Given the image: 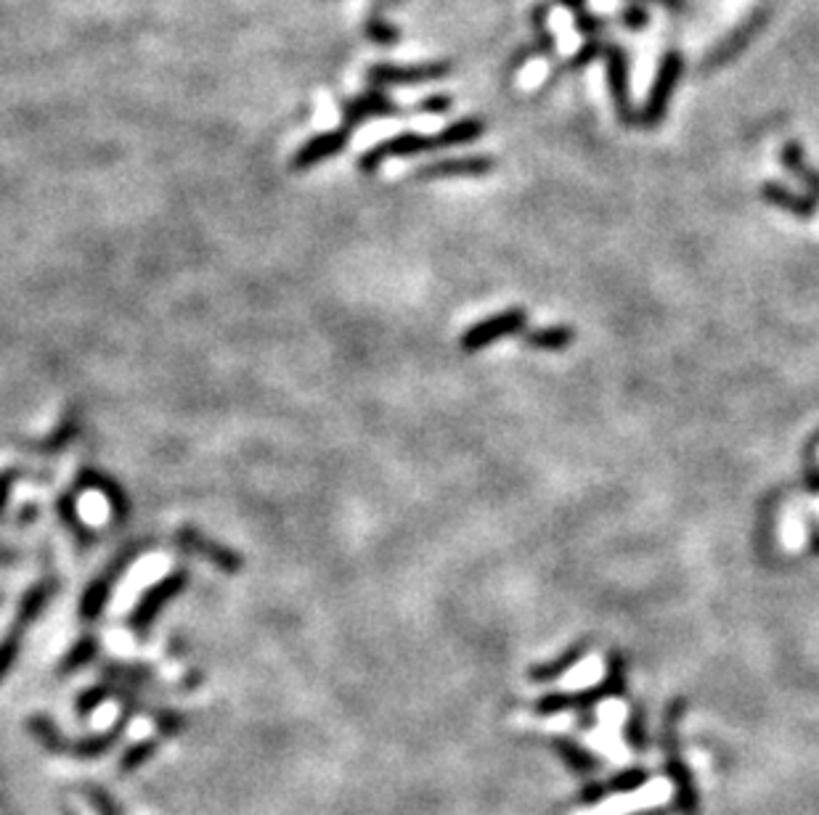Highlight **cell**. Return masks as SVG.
I'll use <instances>...</instances> for the list:
<instances>
[{"instance_id": "obj_1", "label": "cell", "mask_w": 819, "mask_h": 815, "mask_svg": "<svg viewBox=\"0 0 819 815\" xmlns=\"http://www.w3.org/2000/svg\"><path fill=\"white\" fill-rule=\"evenodd\" d=\"M685 715V700H676L668 704L666 715H663L660 728V745L663 758H666V773L676 786V811L679 815H700V797L698 786H695L690 771H687L685 760L679 755V720Z\"/></svg>"}, {"instance_id": "obj_2", "label": "cell", "mask_w": 819, "mask_h": 815, "mask_svg": "<svg viewBox=\"0 0 819 815\" xmlns=\"http://www.w3.org/2000/svg\"><path fill=\"white\" fill-rule=\"evenodd\" d=\"M144 546H146L144 540H133V543H128L125 549L117 553L112 562L107 564V570H103L99 577L90 580L88 588L83 591V596H80V617L86 619V623H94V619H99L103 615L109 598H112L117 580L125 575L128 566L133 564L141 553H144Z\"/></svg>"}, {"instance_id": "obj_3", "label": "cell", "mask_w": 819, "mask_h": 815, "mask_svg": "<svg viewBox=\"0 0 819 815\" xmlns=\"http://www.w3.org/2000/svg\"><path fill=\"white\" fill-rule=\"evenodd\" d=\"M681 75H685V54L679 48H668L666 54L660 56L658 62V71H655L653 85L647 90L645 107L640 112V122L645 128H655L660 125L663 117L668 112V103H671V96L679 85Z\"/></svg>"}, {"instance_id": "obj_4", "label": "cell", "mask_w": 819, "mask_h": 815, "mask_svg": "<svg viewBox=\"0 0 819 815\" xmlns=\"http://www.w3.org/2000/svg\"><path fill=\"white\" fill-rule=\"evenodd\" d=\"M623 691H626V675H623V657L621 654H610L608 675H604L594 689L581 691V694L544 696V700L536 702V713L538 715H555V713H563V709L591 707V704L604 700V696H621Z\"/></svg>"}, {"instance_id": "obj_5", "label": "cell", "mask_w": 819, "mask_h": 815, "mask_svg": "<svg viewBox=\"0 0 819 815\" xmlns=\"http://www.w3.org/2000/svg\"><path fill=\"white\" fill-rule=\"evenodd\" d=\"M602 62H604V80H608V90H610V101H613L615 114L623 125H634L640 120L636 114L634 101H632V62H629L626 48L621 43H604L602 51Z\"/></svg>"}, {"instance_id": "obj_6", "label": "cell", "mask_w": 819, "mask_h": 815, "mask_svg": "<svg viewBox=\"0 0 819 815\" xmlns=\"http://www.w3.org/2000/svg\"><path fill=\"white\" fill-rule=\"evenodd\" d=\"M186 585H188L186 570H175L171 572V575L157 580V583H154L152 588L139 598V604L133 606V612H130V619H128L130 630H133L135 636H146V632L152 630V625L157 623L160 612L165 609L175 596H181V593L186 591Z\"/></svg>"}, {"instance_id": "obj_7", "label": "cell", "mask_w": 819, "mask_h": 815, "mask_svg": "<svg viewBox=\"0 0 819 815\" xmlns=\"http://www.w3.org/2000/svg\"><path fill=\"white\" fill-rule=\"evenodd\" d=\"M769 14H772L769 5H762V9H756L753 14H747L738 27H732L717 45H713L711 51H708L703 58V69L713 71L719 67H724V64L734 62V58L743 54L747 45L756 41L758 32H762L764 24L769 22Z\"/></svg>"}, {"instance_id": "obj_8", "label": "cell", "mask_w": 819, "mask_h": 815, "mask_svg": "<svg viewBox=\"0 0 819 815\" xmlns=\"http://www.w3.org/2000/svg\"><path fill=\"white\" fill-rule=\"evenodd\" d=\"M433 148H440L438 135H422L408 130V133L393 135V139L376 143V146L369 148L367 154H361L359 167L363 173H374L376 167L385 165L387 159H406V156H417L425 152H433Z\"/></svg>"}, {"instance_id": "obj_9", "label": "cell", "mask_w": 819, "mask_h": 815, "mask_svg": "<svg viewBox=\"0 0 819 815\" xmlns=\"http://www.w3.org/2000/svg\"><path fill=\"white\" fill-rule=\"evenodd\" d=\"M175 543H178V549H184L186 553H197L199 559L210 562L216 570L226 572V575H237L244 566L242 553L218 543V540L207 538V535L199 532L197 527H181V530L175 532Z\"/></svg>"}, {"instance_id": "obj_10", "label": "cell", "mask_w": 819, "mask_h": 815, "mask_svg": "<svg viewBox=\"0 0 819 815\" xmlns=\"http://www.w3.org/2000/svg\"><path fill=\"white\" fill-rule=\"evenodd\" d=\"M525 326V312L520 308L496 312V316L485 318V321L470 326V329L461 334V350L465 352H478L489 344L499 342V339L517 334Z\"/></svg>"}, {"instance_id": "obj_11", "label": "cell", "mask_w": 819, "mask_h": 815, "mask_svg": "<svg viewBox=\"0 0 819 815\" xmlns=\"http://www.w3.org/2000/svg\"><path fill=\"white\" fill-rule=\"evenodd\" d=\"M451 75L448 62L430 64H412V67H395V64H374L367 71V80L372 88H385V85H414V82H433L444 80Z\"/></svg>"}, {"instance_id": "obj_12", "label": "cell", "mask_w": 819, "mask_h": 815, "mask_svg": "<svg viewBox=\"0 0 819 815\" xmlns=\"http://www.w3.org/2000/svg\"><path fill=\"white\" fill-rule=\"evenodd\" d=\"M77 487H83V491H94L99 493L103 500H107L109 511H112L114 521H128L130 517V500H128V493L122 491V485L117 482L112 474L101 472V469H94V466H83L80 474H77Z\"/></svg>"}, {"instance_id": "obj_13", "label": "cell", "mask_w": 819, "mask_h": 815, "mask_svg": "<svg viewBox=\"0 0 819 815\" xmlns=\"http://www.w3.org/2000/svg\"><path fill=\"white\" fill-rule=\"evenodd\" d=\"M496 167V162L485 154H470V156H451V159L433 162L417 169V178L422 180H446V178H480L489 175Z\"/></svg>"}, {"instance_id": "obj_14", "label": "cell", "mask_w": 819, "mask_h": 815, "mask_svg": "<svg viewBox=\"0 0 819 815\" xmlns=\"http://www.w3.org/2000/svg\"><path fill=\"white\" fill-rule=\"evenodd\" d=\"M350 141V128H337V130H329V133H321L316 135V139L305 141L301 148H297L295 156H292V169H297V173H303V169H310L316 165H321V162L331 159V156H337L342 152V148L348 146Z\"/></svg>"}, {"instance_id": "obj_15", "label": "cell", "mask_w": 819, "mask_h": 815, "mask_svg": "<svg viewBox=\"0 0 819 815\" xmlns=\"http://www.w3.org/2000/svg\"><path fill=\"white\" fill-rule=\"evenodd\" d=\"M403 109L390 96L382 93L380 88H372L369 93L356 96L342 103V117H346V128H356L361 122L374 120V117H398Z\"/></svg>"}, {"instance_id": "obj_16", "label": "cell", "mask_w": 819, "mask_h": 815, "mask_svg": "<svg viewBox=\"0 0 819 815\" xmlns=\"http://www.w3.org/2000/svg\"><path fill=\"white\" fill-rule=\"evenodd\" d=\"M647 779H649L647 771L632 768V771H623L619 775H613V779L600 781V784L583 786L581 792H578V802H581V805H591V802H600L604 797H610V794H629L634 792V789H640L642 784H647Z\"/></svg>"}, {"instance_id": "obj_17", "label": "cell", "mask_w": 819, "mask_h": 815, "mask_svg": "<svg viewBox=\"0 0 819 815\" xmlns=\"http://www.w3.org/2000/svg\"><path fill=\"white\" fill-rule=\"evenodd\" d=\"M54 593H56V583H54V580H43V583L32 585V588L22 596V602H19L14 625H19V628L28 630L30 625L43 615V609H45V606H48L51 598H54Z\"/></svg>"}, {"instance_id": "obj_18", "label": "cell", "mask_w": 819, "mask_h": 815, "mask_svg": "<svg viewBox=\"0 0 819 815\" xmlns=\"http://www.w3.org/2000/svg\"><path fill=\"white\" fill-rule=\"evenodd\" d=\"M549 19H552V5L546 3V0L533 3V9L528 11V22L533 27V45H536L538 56H544V58L557 56V37L549 27Z\"/></svg>"}, {"instance_id": "obj_19", "label": "cell", "mask_w": 819, "mask_h": 815, "mask_svg": "<svg viewBox=\"0 0 819 815\" xmlns=\"http://www.w3.org/2000/svg\"><path fill=\"white\" fill-rule=\"evenodd\" d=\"M56 514H58V521H62V525L67 527V532L73 535L77 543H80V546H94L96 543V532L90 530L86 521H83L80 508H77V498H75L73 493L58 495Z\"/></svg>"}, {"instance_id": "obj_20", "label": "cell", "mask_w": 819, "mask_h": 815, "mask_svg": "<svg viewBox=\"0 0 819 815\" xmlns=\"http://www.w3.org/2000/svg\"><path fill=\"white\" fill-rule=\"evenodd\" d=\"M779 162H783V165L788 167L798 180H801L811 199H819V173L815 167H809V162H806V156H804V148L798 146L796 141L785 143L783 152H779Z\"/></svg>"}, {"instance_id": "obj_21", "label": "cell", "mask_w": 819, "mask_h": 815, "mask_svg": "<svg viewBox=\"0 0 819 815\" xmlns=\"http://www.w3.org/2000/svg\"><path fill=\"white\" fill-rule=\"evenodd\" d=\"M762 197L766 201H769V205L779 207V210H785V212H790V214H798V218H809V214H815V210H817L815 199H811V197H798V194H793L790 188H785L783 184H775V180L764 184Z\"/></svg>"}, {"instance_id": "obj_22", "label": "cell", "mask_w": 819, "mask_h": 815, "mask_svg": "<svg viewBox=\"0 0 819 815\" xmlns=\"http://www.w3.org/2000/svg\"><path fill=\"white\" fill-rule=\"evenodd\" d=\"M128 720H130V709L125 715H120V720L114 723L112 731L96 734V736H88V739H83V741H75V745L69 747V755H75V758H83V760L101 758L103 752H109V749L117 745V739H120L122 728H125Z\"/></svg>"}, {"instance_id": "obj_23", "label": "cell", "mask_w": 819, "mask_h": 815, "mask_svg": "<svg viewBox=\"0 0 819 815\" xmlns=\"http://www.w3.org/2000/svg\"><path fill=\"white\" fill-rule=\"evenodd\" d=\"M483 122L478 117H465V120H457L454 125L444 128L438 133L440 148H451V146H465V143L478 141L483 135Z\"/></svg>"}, {"instance_id": "obj_24", "label": "cell", "mask_w": 819, "mask_h": 815, "mask_svg": "<svg viewBox=\"0 0 819 815\" xmlns=\"http://www.w3.org/2000/svg\"><path fill=\"white\" fill-rule=\"evenodd\" d=\"M583 651H587V643H578V647L565 651L563 657H557L555 662H544V664H536V668H531V670H528V678H531V681H536V683L555 681V678L565 675V673H568L570 668H574V664H576L578 660H581Z\"/></svg>"}, {"instance_id": "obj_25", "label": "cell", "mask_w": 819, "mask_h": 815, "mask_svg": "<svg viewBox=\"0 0 819 815\" xmlns=\"http://www.w3.org/2000/svg\"><path fill=\"white\" fill-rule=\"evenodd\" d=\"M552 749H555V752L560 755V758L568 762L576 773H594L597 768H600V762H597L594 755H589L587 749L578 747L576 741L563 739V736H555V739H552Z\"/></svg>"}, {"instance_id": "obj_26", "label": "cell", "mask_w": 819, "mask_h": 815, "mask_svg": "<svg viewBox=\"0 0 819 815\" xmlns=\"http://www.w3.org/2000/svg\"><path fill=\"white\" fill-rule=\"evenodd\" d=\"M96 654H99V643H96L94 636L77 638V641L73 643V649L64 654L62 664H58V673H62V675L77 673V670L88 668V664L96 660Z\"/></svg>"}, {"instance_id": "obj_27", "label": "cell", "mask_w": 819, "mask_h": 815, "mask_svg": "<svg viewBox=\"0 0 819 815\" xmlns=\"http://www.w3.org/2000/svg\"><path fill=\"white\" fill-rule=\"evenodd\" d=\"M28 731L35 736L41 745L48 749V752H69L67 739H64L62 731L48 715H32L28 720Z\"/></svg>"}, {"instance_id": "obj_28", "label": "cell", "mask_w": 819, "mask_h": 815, "mask_svg": "<svg viewBox=\"0 0 819 815\" xmlns=\"http://www.w3.org/2000/svg\"><path fill=\"white\" fill-rule=\"evenodd\" d=\"M570 342H574V329H568V326H552V329L528 334V344L536 350H563Z\"/></svg>"}, {"instance_id": "obj_29", "label": "cell", "mask_w": 819, "mask_h": 815, "mask_svg": "<svg viewBox=\"0 0 819 815\" xmlns=\"http://www.w3.org/2000/svg\"><path fill=\"white\" fill-rule=\"evenodd\" d=\"M22 638L24 628H19V625H11L9 632L0 638V683H3V678L11 673V668H14L19 651H22Z\"/></svg>"}, {"instance_id": "obj_30", "label": "cell", "mask_w": 819, "mask_h": 815, "mask_svg": "<svg viewBox=\"0 0 819 815\" xmlns=\"http://www.w3.org/2000/svg\"><path fill=\"white\" fill-rule=\"evenodd\" d=\"M77 432H80V421H77L75 414H67V416H64V421L54 429V434H48L41 442L43 453H58V450H64L69 445V442L75 440Z\"/></svg>"}, {"instance_id": "obj_31", "label": "cell", "mask_w": 819, "mask_h": 815, "mask_svg": "<svg viewBox=\"0 0 819 815\" xmlns=\"http://www.w3.org/2000/svg\"><path fill=\"white\" fill-rule=\"evenodd\" d=\"M363 35L369 37V41L376 43V45H395L401 41V32L398 27H393V24H387L385 19L380 16V9H372V14H369L367 24H363Z\"/></svg>"}, {"instance_id": "obj_32", "label": "cell", "mask_w": 819, "mask_h": 815, "mask_svg": "<svg viewBox=\"0 0 819 815\" xmlns=\"http://www.w3.org/2000/svg\"><path fill=\"white\" fill-rule=\"evenodd\" d=\"M157 755V739H144L135 741L133 747L125 749V755L120 758V773H133L135 768H141Z\"/></svg>"}, {"instance_id": "obj_33", "label": "cell", "mask_w": 819, "mask_h": 815, "mask_svg": "<svg viewBox=\"0 0 819 815\" xmlns=\"http://www.w3.org/2000/svg\"><path fill=\"white\" fill-rule=\"evenodd\" d=\"M112 694H114V689L109 686V683H96V686L86 689L80 696H77V704H75L77 715L86 717L90 713H96V709H99L101 704L107 702Z\"/></svg>"}, {"instance_id": "obj_34", "label": "cell", "mask_w": 819, "mask_h": 815, "mask_svg": "<svg viewBox=\"0 0 819 815\" xmlns=\"http://www.w3.org/2000/svg\"><path fill=\"white\" fill-rule=\"evenodd\" d=\"M602 51H604V43L600 41V37H591V41L583 43L581 48H578L576 54L570 56L560 69H557V75H560V71H568V69H583V67H589V64L594 62V58H602Z\"/></svg>"}, {"instance_id": "obj_35", "label": "cell", "mask_w": 819, "mask_h": 815, "mask_svg": "<svg viewBox=\"0 0 819 815\" xmlns=\"http://www.w3.org/2000/svg\"><path fill=\"white\" fill-rule=\"evenodd\" d=\"M621 24H623V30H629V32L647 30V24H649L647 5L640 3V0H626V5H623V11H621Z\"/></svg>"}, {"instance_id": "obj_36", "label": "cell", "mask_w": 819, "mask_h": 815, "mask_svg": "<svg viewBox=\"0 0 819 815\" xmlns=\"http://www.w3.org/2000/svg\"><path fill=\"white\" fill-rule=\"evenodd\" d=\"M86 797H88L90 805H94L96 815H122V807L117 805V800L107 792V789L88 784L86 786Z\"/></svg>"}, {"instance_id": "obj_37", "label": "cell", "mask_w": 819, "mask_h": 815, "mask_svg": "<svg viewBox=\"0 0 819 815\" xmlns=\"http://www.w3.org/2000/svg\"><path fill=\"white\" fill-rule=\"evenodd\" d=\"M576 30L581 32L587 41H591V37H600L604 30H608V19L594 14V11H583V14L576 16Z\"/></svg>"}, {"instance_id": "obj_38", "label": "cell", "mask_w": 819, "mask_h": 815, "mask_svg": "<svg viewBox=\"0 0 819 815\" xmlns=\"http://www.w3.org/2000/svg\"><path fill=\"white\" fill-rule=\"evenodd\" d=\"M623 736H626V745L636 749V752H642V749H647V736H645V728H642V715L634 713L629 715L626 726H623Z\"/></svg>"}, {"instance_id": "obj_39", "label": "cell", "mask_w": 819, "mask_h": 815, "mask_svg": "<svg viewBox=\"0 0 819 815\" xmlns=\"http://www.w3.org/2000/svg\"><path fill=\"white\" fill-rule=\"evenodd\" d=\"M154 723H157V731L162 736H178L186 728L184 715L173 713V709H160V713L154 715Z\"/></svg>"}, {"instance_id": "obj_40", "label": "cell", "mask_w": 819, "mask_h": 815, "mask_svg": "<svg viewBox=\"0 0 819 815\" xmlns=\"http://www.w3.org/2000/svg\"><path fill=\"white\" fill-rule=\"evenodd\" d=\"M451 107H454L451 96H444V93H433V96H427V99H422V101H419V103H417V107H414V109H417V112H419V114L440 117V114H448V112H451Z\"/></svg>"}, {"instance_id": "obj_41", "label": "cell", "mask_w": 819, "mask_h": 815, "mask_svg": "<svg viewBox=\"0 0 819 815\" xmlns=\"http://www.w3.org/2000/svg\"><path fill=\"white\" fill-rule=\"evenodd\" d=\"M107 675L120 678V681H133V683H144L149 678L146 668H135V664H109Z\"/></svg>"}, {"instance_id": "obj_42", "label": "cell", "mask_w": 819, "mask_h": 815, "mask_svg": "<svg viewBox=\"0 0 819 815\" xmlns=\"http://www.w3.org/2000/svg\"><path fill=\"white\" fill-rule=\"evenodd\" d=\"M19 477H22V472H19V469H6V472L0 474V514H3L6 504H9L11 487H14V482Z\"/></svg>"}, {"instance_id": "obj_43", "label": "cell", "mask_w": 819, "mask_h": 815, "mask_svg": "<svg viewBox=\"0 0 819 815\" xmlns=\"http://www.w3.org/2000/svg\"><path fill=\"white\" fill-rule=\"evenodd\" d=\"M533 56H538V51H536V45H523V48H520L517 51V54L515 56H512V62H510V67H506V69H510L512 71V75H515V71L517 69H523L525 67V62H531V58Z\"/></svg>"}, {"instance_id": "obj_44", "label": "cell", "mask_w": 819, "mask_h": 815, "mask_svg": "<svg viewBox=\"0 0 819 815\" xmlns=\"http://www.w3.org/2000/svg\"><path fill=\"white\" fill-rule=\"evenodd\" d=\"M640 3H655V5H660V9L674 11V14L687 11V0H640Z\"/></svg>"}, {"instance_id": "obj_45", "label": "cell", "mask_w": 819, "mask_h": 815, "mask_svg": "<svg viewBox=\"0 0 819 815\" xmlns=\"http://www.w3.org/2000/svg\"><path fill=\"white\" fill-rule=\"evenodd\" d=\"M557 3H560L565 11H570L574 16L583 14V11H589V0H557Z\"/></svg>"}, {"instance_id": "obj_46", "label": "cell", "mask_w": 819, "mask_h": 815, "mask_svg": "<svg viewBox=\"0 0 819 815\" xmlns=\"http://www.w3.org/2000/svg\"><path fill=\"white\" fill-rule=\"evenodd\" d=\"M19 559H22V557H19V551H17V549H11V546L0 543V566H11V564H17Z\"/></svg>"}, {"instance_id": "obj_47", "label": "cell", "mask_w": 819, "mask_h": 815, "mask_svg": "<svg viewBox=\"0 0 819 815\" xmlns=\"http://www.w3.org/2000/svg\"><path fill=\"white\" fill-rule=\"evenodd\" d=\"M642 815H666V811H658V813H655V811H649V813H642Z\"/></svg>"}, {"instance_id": "obj_48", "label": "cell", "mask_w": 819, "mask_h": 815, "mask_svg": "<svg viewBox=\"0 0 819 815\" xmlns=\"http://www.w3.org/2000/svg\"><path fill=\"white\" fill-rule=\"evenodd\" d=\"M64 815H75L73 811H69V807H64Z\"/></svg>"}]
</instances>
